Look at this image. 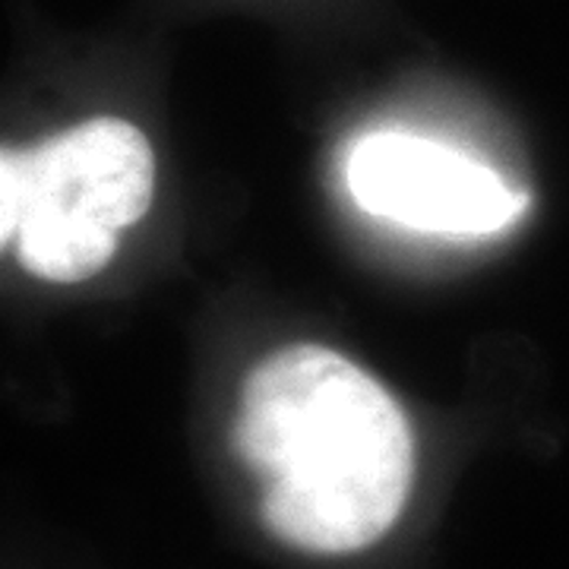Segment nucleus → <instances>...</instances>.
<instances>
[{
  "label": "nucleus",
  "instance_id": "obj_1",
  "mask_svg": "<svg viewBox=\"0 0 569 569\" xmlns=\"http://www.w3.org/2000/svg\"><path fill=\"white\" fill-rule=\"evenodd\" d=\"M231 447L288 548L342 557L377 545L411 493L415 437L399 402L326 346L272 351L247 373Z\"/></svg>",
  "mask_w": 569,
  "mask_h": 569
},
{
  "label": "nucleus",
  "instance_id": "obj_2",
  "mask_svg": "<svg viewBox=\"0 0 569 569\" xmlns=\"http://www.w3.org/2000/svg\"><path fill=\"white\" fill-rule=\"evenodd\" d=\"M156 156L140 127L92 118L36 149H3L0 241L26 272L77 284L118 253V231L149 212Z\"/></svg>",
  "mask_w": 569,
  "mask_h": 569
},
{
  "label": "nucleus",
  "instance_id": "obj_3",
  "mask_svg": "<svg viewBox=\"0 0 569 569\" xmlns=\"http://www.w3.org/2000/svg\"><path fill=\"white\" fill-rule=\"evenodd\" d=\"M348 193L373 219L430 234H497L529 197L490 164L447 142L415 133H370L351 146Z\"/></svg>",
  "mask_w": 569,
  "mask_h": 569
}]
</instances>
